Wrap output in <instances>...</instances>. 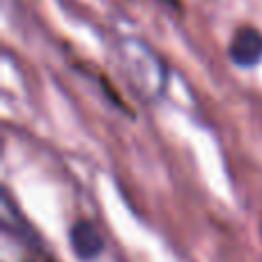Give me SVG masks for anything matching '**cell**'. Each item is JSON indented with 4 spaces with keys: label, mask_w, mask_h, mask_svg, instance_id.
Segmentation results:
<instances>
[{
    "label": "cell",
    "mask_w": 262,
    "mask_h": 262,
    "mask_svg": "<svg viewBox=\"0 0 262 262\" xmlns=\"http://www.w3.org/2000/svg\"><path fill=\"white\" fill-rule=\"evenodd\" d=\"M69 244L78 260H95L104 253V237L92 221H76L69 228Z\"/></svg>",
    "instance_id": "6da1fadb"
},
{
    "label": "cell",
    "mask_w": 262,
    "mask_h": 262,
    "mask_svg": "<svg viewBox=\"0 0 262 262\" xmlns=\"http://www.w3.org/2000/svg\"><path fill=\"white\" fill-rule=\"evenodd\" d=\"M230 58L239 67H255L262 60V32L251 26L239 28L230 41Z\"/></svg>",
    "instance_id": "7a4b0ae2"
}]
</instances>
